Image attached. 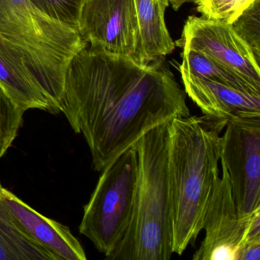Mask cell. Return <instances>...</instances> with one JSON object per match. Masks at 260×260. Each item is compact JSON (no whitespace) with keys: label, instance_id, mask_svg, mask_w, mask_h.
<instances>
[{"label":"cell","instance_id":"cell-1","mask_svg":"<svg viewBox=\"0 0 260 260\" xmlns=\"http://www.w3.org/2000/svg\"><path fill=\"white\" fill-rule=\"evenodd\" d=\"M186 97L162 59L142 64L86 45L67 71L61 112L102 172L149 131L189 116Z\"/></svg>","mask_w":260,"mask_h":260},{"label":"cell","instance_id":"cell-2","mask_svg":"<svg viewBox=\"0 0 260 260\" xmlns=\"http://www.w3.org/2000/svg\"><path fill=\"white\" fill-rule=\"evenodd\" d=\"M226 123L205 115L179 117L170 122L173 253L182 255L203 229L205 211L220 177V133Z\"/></svg>","mask_w":260,"mask_h":260},{"label":"cell","instance_id":"cell-3","mask_svg":"<svg viewBox=\"0 0 260 260\" xmlns=\"http://www.w3.org/2000/svg\"><path fill=\"white\" fill-rule=\"evenodd\" d=\"M170 122L149 131L135 144L138 179L130 224L111 260H169L173 254L169 177Z\"/></svg>","mask_w":260,"mask_h":260},{"label":"cell","instance_id":"cell-4","mask_svg":"<svg viewBox=\"0 0 260 260\" xmlns=\"http://www.w3.org/2000/svg\"><path fill=\"white\" fill-rule=\"evenodd\" d=\"M0 35L22 54L61 112L67 71L86 45L78 30L47 16L28 0H0Z\"/></svg>","mask_w":260,"mask_h":260},{"label":"cell","instance_id":"cell-5","mask_svg":"<svg viewBox=\"0 0 260 260\" xmlns=\"http://www.w3.org/2000/svg\"><path fill=\"white\" fill-rule=\"evenodd\" d=\"M138 179L136 147H130L102 171L95 190L85 205L80 234L107 257L130 224Z\"/></svg>","mask_w":260,"mask_h":260},{"label":"cell","instance_id":"cell-6","mask_svg":"<svg viewBox=\"0 0 260 260\" xmlns=\"http://www.w3.org/2000/svg\"><path fill=\"white\" fill-rule=\"evenodd\" d=\"M220 165L222 175L216 182L204 217L205 239L193 255L194 260H238L242 245L260 237V207L249 215H239L228 170L223 162Z\"/></svg>","mask_w":260,"mask_h":260},{"label":"cell","instance_id":"cell-7","mask_svg":"<svg viewBox=\"0 0 260 260\" xmlns=\"http://www.w3.org/2000/svg\"><path fill=\"white\" fill-rule=\"evenodd\" d=\"M221 137L220 162L229 175L240 216L260 207V117L230 120Z\"/></svg>","mask_w":260,"mask_h":260},{"label":"cell","instance_id":"cell-8","mask_svg":"<svg viewBox=\"0 0 260 260\" xmlns=\"http://www.w3.org/2000/svg\"><path fill=\"white\" fill-rule=\"evenodd\" d=\"M77 29L91 48L141 63L135 0H83Z\"/></svg>","mask_w":260,"mask_h":260},{"label":"cell","instance_id":"cell-9","mask_svg":"<svg viewBox=\"0 0 260 260\" xmlns=\"http://www.w3.org/2000/svg\"><path fill=\"white\" fill-rule=\"evenodd\" d=\"M179 47L196 50L260 88L259 63L230 24L208 18L189 16Z\"/></svg>","mask_w":260,"mask_h":260},{"label":"cell","instance_id":"cell-10","mask_svg":"<svg viewBox=\"0 0 260 260\" xmlns=\"http://www.w3.org/2000/svg\"><path fill=\"white\" fill-rule=\"evenodd\" d=\"M2 200L15 224L55 260H86L83 246L68 226L48 218L3 187Z\"/></svg>","mask_w":260,"mask_h":260},{"label":"cell","instance_id":"cell-11","mask_svg":"<svg viewBox=\"0 0 260 260\" xmlns=\"http://www.w3.org/2000/svg\"><path fill=\"white\" fill-rule=\"evenodd\" d=\"M180 71L185 92L204 115L230 121L260 117V96Z\"/></svg>","mask_w":260,"mask_h":260},{"label":"cell","instance_id":"cell-12","mask_svg":"<svg viewBox=\"0 0 260 260\" xmlns=\"http://www.w3.org/2000/svg\"><path fill=\"white\" fill-rule=\"evenodd\" d=\"M0 86L19 106L27 111L40 109L59 113L22 54L0 35Z\"/></svg>","mask_w":260,"mask_h":260},{"label":"cell","instance_id":"cell-13","mask_svg":"<svg viewBox=\"0 0 260 260\" xmlns=\"http://www.w3.org/2000/svg\"><path fill=\"white\" fill-rule=\"evenodd\" d=\"M141 36L140 62L147 64L171 54L176 48L167 29V0H135Z\"/></svg>","mask_w":260,"mask_h":260},{"label":"cell","instance_id":"cell-14","mask_svg":"<svg viewBox=\"0 0 260 260\" xmlns=\"http://www.w3.org/2000/svg\"><path fill=\"white\" fill-rule=\"evenodd\" d=\"M2 189L0 183V260H55L15 224L3 202Z\"/></svg>","mask_w":260,"mask_h":260},{"label":"cell","instance_id":"cell-15","mask_svg":"<svg viewBox=\"0 0 260 260\" xmlns=\"http://www.w3.org/2000/svg\"><path fill=\"white\" fill-rule=\"evenodd\" d=\"M182 56V63L179 70L194 77L217 82L260 96V88L254 86L241 76L222 66L205 54L196 50L183 48Z\"/></svg>","mask_w":260,"mask_h":260},{"label":"cell","instance_id":"cell-16","mask_svg":"<svg viewBox=\"0 0 260 260\" xmlns=\"http://www.w3.org/2000/svg\"><path fill=\"white\" fill-rule=\"evenodd\" d=\"M25 112L0 86V159L18 136Z\"/></svg>","mask_w":260,"mask_h":260},{"label":"cell","instance_id":"cell-17","mask_svg":"<svg viewBox=\"0 0 260 260\" xmlns=\"http://www.w3.org/2000/svg\"><path fill=\"white\" fill-rule=\"evenodd\" d=\"M237 36L260 60V0H255L231 24Z\"/></svg>","mask_w":260,"mask_h":260},{"label":"cell","instance_id":"cell-18","mask_svg":"<svg viewBox=\"0 0 260 260\" xmlns=\"http://www.w3.org/2000/svg\"><path fill=\"white\" fill-rule=\"evenodd\" d=\"M255 0H196L199 13L203 17L231 25Z\"/></svg>","mask_w":260,"mask_h":260},{"label":"cell","instance_id":"cell-19","mask_svg":"<svg viewBox=\"0 0 260 260\" xmlns=\"http://www.w3.org/2000/svg\"><path fill=\"white\" fill-rule=\"evenodd\" d=\"M42 13L77 29L83 0H28ZM78 30V29H77Z\"/></svg>","mask_w":260,"mask_h":260},{"label":"cell","instance_id":"cell-20","mask_svg":"<svg viewBox=\"0 0 260 260\" xmlns=\"http://www.w3.org/2000/svg\"><path fill=\"white\" fill-rule=\"evenodd\" d=\"M260 259V237L246 240L240 249L238 260Z\"/></svg>","mask_w":260,"mask_h":260},{"label":"cell","instance_id":"cell-21","mask_svg":"<svg viewBox=\"0 0 260 260\" xmlns=\"http://www.w3.org/2000/svg\"><path fill=\"white\" fill-rule=\"evenodd\" d=\"M169 6H171L173 10H178L180 9L184 4L194 3L196 0H167Z\"/></svg>","mask_w":260,"mask_h":260}]
</instances>
